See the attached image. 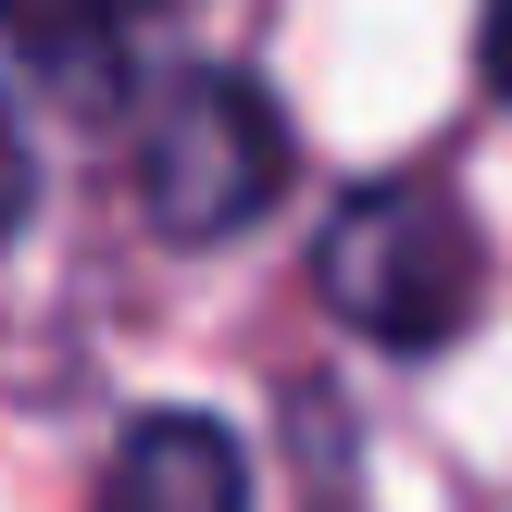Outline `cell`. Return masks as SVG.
I'll return each mask as SVG.
<instances>
[{"instance_id":"1","label":"cell","mask_w":512,"mask_h":512,"mask_svg":"<svg viewBox=\"0 0 512 512\" xmlns=\"http://www.w3.org/2000/svg\"><path fill=\"white\" fill-rule=\"evenodd\" d=\"M275 188H288V113H275L250 75L200 63V75H175V88L150 100V138H138V213L163 225V238L213 250V238H238V225H263Z\"/></svg>"},{"instance_id":"2","label":"cell","mask_w":512,"mask_h":512,"mask_svg":"<svg viewBox=\"0 0 512 512\" xmlns=\"http://www.w3.org/2000/svg\"><path fill=\"white\" fill-rule=\"evenodd\" d=\"M313 288L338 300L375 350H450L463 313H475V238H463V213H450L425 175H388V188H363L325 225Z\"/></svg>"},{"instance_id":"3","label":"cell","mask_w":512,"mask_h":512,"mask_svg":"<svg viewBox=\"0 0 512 512\" xmlns=\"http://www.w3.org/2000/svg\"><path fill=\"white\" fill-rule=\"evenodd\" d=\"M100 512H250V450L213 413H138L100 475Z\"/></svg>"},{"instance_id":"4","label":"cell","mask_w":512,"mask_h":512,"mask_svg":"<svg viewBox=\"0 0 512 512\" xmlns=\"http://www.w3.org/2000/svg\"><path fill=\"white\" fill-rule=\"evenodd\" d=\"M125 25H138V0H0V38L25 50L38 75H63V88H113V50Z\"/></svg>"},{"instance_id":"5","label":"cell","mask_w":512,"mask_h":512,"mask_svg":"<svg viewBox=\"0 0 512 512\" xmlns=\"http://www.w3.org/2000/svg\"><path fill=\"white\" fill-rule=\"evenodd\" d=\"M25 213H38V138H25V113L0 100V238H13Z\"/></svg>"},{"instance_id":"6","label":"cell","mask_w":512,"mask_h":512,"mask_svg":"<svg viewBox=\"0 0 512 512\" xmlns=\"http://www.w3.org/2000/svg\"><path fill=\"white\" fill-rule=\"evenodd\" d=\"M475 63H488V100L512 113V0H488V25H475Z\"/></svg>"}]
</instances>
